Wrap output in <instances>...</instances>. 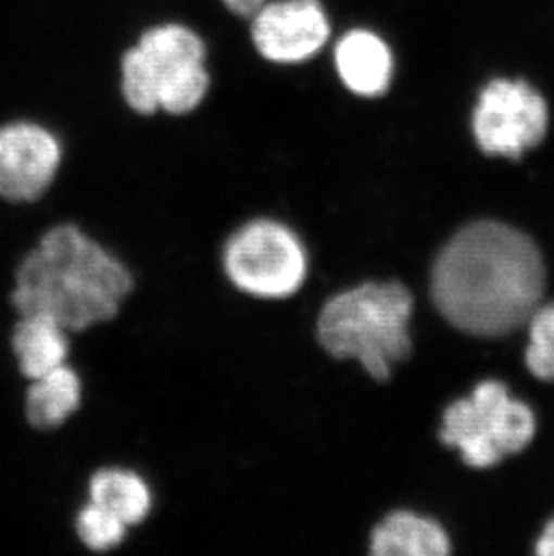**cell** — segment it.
Masks as SVG:
<instances>
[{"label": "cell", "mask_w": 554, "mask_h": 556, "mask_svg": "<svg viewBox=\"0 0 554 556\" xmlns=\"http://www.w3.org/2000/svg\"><path fill=\"white\" fill-rule=\"evenodd\" d=\"M545 290L544 257L531 238L499 222L461 229L432 270V300L450 325L502 337L528 325Z\"/></svg>", "instance_id": "1"}, {"label": "cell", "mask_w": 554, "mask_h": 556, "mask_svg": "<svg viewBox=\"0 0 554 556\" xmlns=\"http://www.w3.org/2000/svg\"><path fill=\"white\" fill-rule=\"evenodd\" d=\"M134 290V276L76 222L49 227L15 268L11 308L46 314L79 336L117 317Z\"/></svg>", "instance_id": "2"}, {"label": "cell", "mask_w": 554, "mask_h": 556, "mask_svg": "<svg viewBox=\"0 0 554 556\" xmlns=\"http://www.w3.org/2000/svg\"><path fill=\"white\" fill-rule=\"evenodd\" d=\"M413 295L402 283H364L331 298L320 309L317 337L337 358H355L377 380L408 357Z\"/></svg>", "instance_id": "3"}, {"label": "cell", "mask_w": 554, "mask_h": 556, "mask_svg": "<svg viewBox=\"0 0 554 556\" xmlns=\"http://www.w3.org/2000/svg\"><path fill=\"white\" fill-rule=\"evenodd\" d=\"M205 59L204 40L191 27L175 22L150 27L121 60L126 105L141 116L191 114L210 92Z\"/></svg>", "instance_id": "4"}, {"label": "cell", "mask_w": 554, "mask_h": 556, "mask_svg": "<svg viewBox=\"0 0 554 556\" xmlns=\"http://www.w3.org/2000/svg\"><path fill=\"white\" fill-rule=\"evenodd\" d=\"M537 420L528 404L513 399L499 380L477 383L470 396L444 410L441 441L455 446L466 465L488 468L524 451L533 440Z\"/></svg>", "instance_id": "5"}, {"label": "cell", "mask_w": 554, "mask_h": 556, "mask_svg": "<svg viewBox=\"0 0 554 556\" xmlns=\"http://www.w3.org/2000/svg\"><path fill=\"white\" fill-rule=\"evenodd\" d=\"M225 273L247 294L281 300L295 294L306 278V252L287 226L256 220L230 237Z\"/></svg>", "instance_id": "6"}, {"label": "cell", "mask_w": 554, "mask_h": 556, "mask_svg": "<svg viewBox=\"0 0 554 556\" xmlns=\"http://www.w3.org/2000/svg\"><path fill=\"white\" fill-rule=\"evenodd\" d=\"M547 103L522 79H493L477 100L471 130L488 155L518 159L545 137Z\"/></svg>", "instance_id": "7"}, {"label": "cell", "mask_w": 554, "mask_h": 556, "mask_svg": "<svg viewBox=\"0 0 554 556\" xmlns=\"http://www.w3.org/2000/svg\"><path fill=\"white\" fill-rule=\"evenodd\" d=\"M62 161V144L48 128L24 122L0 126V200L37 204L51 193Z\"/></svg>", "instance_id": "8"}, {"label": "cell", "mask_w": 554, "mask_h": 556, "mask_svg": "<svg viewBox=\"0 0 554 556\" xmlns=\"http://www.w3.org/2000/svg\"><path fill=\"white\" fill-rule=\"evenodd\" d=\"M251 18L254 48L277 65L309 62L330 42V18L320 0H267Z\"/></svg>", "instance_id": "9"}, {"label": "cell", "mask_w": 554, "mask_h": 556, "mask_svg": "<svg viewBox=\"0 0 554 556\" xmlns=\"http://www.w3.org/2000/svg\"><path fill=\"white\" fill-rule=\"evenodd\" d=\"M337 76L361 98H378L388 92L394 76V56L380 35L355 27L337 40L333 49Z\"/></svg>", "instance_id": "10"}, {"label": "cell", "mask_w": 554, "mask_h": 556, "mask_svg": "<svg viewBox=\"0 0 554 556\" xmlns=\"http://www.w3.org/2000/svg\"><path fill=\"white\" fill-rule=\"evenodd\" d=\"M10 348L16 368L29 380L68 363L73 333L46 314H22L11 328Z\"/></svg>", "instance_id": "11"}, {"label": "cell", "mask_w": 554, "mask_h": 556, "mask_svg": "<svg viewBox=\"0 0 554 556\" xmlns=\"http://www.w3.org/2000/svg\"><path fill=\"white\" fill-rule=\"evenodd\" d=\"M84 378L73 364L35 378L24 389V418L38 432H53L67 426L84 407Z\"/></svg>", "instance_id": "12"}, {"label": "cell", "mask_w": 554, "mask_h": 556, "mask_svg": "<svg viewBox=\"0 0 554 556\" xmlns=\"http://www.w3.org/2000/svg\"><path fill=\"white\" fill-rule=\"evenodd\" d=\"M450 541L436 520L411 511H394L373 530L375 556H444Z\"/></svg>", "instance_id": "13"}, {"label": "cell", "mask_w": 554, "mask_h": 556, "mask_svg": "<svg viewBox=\"0 0 554 556\" xmlns=\"http://www.w3.org/2000/svg\"><path fill=\"white\" fill-rule=\"evenodd\" d=\"M87 501L109 509L126 526L139 525L152 508V494L144 479L125 468H100L90 473Z\"/></svg>", "instance_id": "14"}, {"label": "cell", "mask_w": 554, "mask_h": 556, "mask_svg": "<svg viewBox=\"0 0 554 556\" xmlns=\"http://www.w3.org/2000/svg\"><path fill=\"white\" fill-rule=\"evenodd\" d=\"M128 526L109 509L85 501L74 515V536L89 552H111L125 541Z\"/></svg>", "instance_id": "15"}, {"label": "cell", "mask_w": 554, "mask_h": 556, "mask_svg": "<svg viewBox=\"0 0 554 556\" xmlns=\"http://www.w3.org/2000/svg\"><path fill=\"white\" fill-rule=\"evenodd\" d=\"M526 364L540 380H554V303L540 305L531 315Z\"/></svg>", "instance_id": "16"}, {"label": "cell", "mask_w": 554, "mask_h": 556, "mask_svg": "<svg viewBox=\"0 0 554 556\" xmlns=\"http://www.w3.org/2000/svg\"><path fill=\"white\" fill-rule=\"evenodd\" d=\"M222 2H224L225 8H227L230 13L243 16V18H251L267 0H222Z\"/></svg>", "instance_id": "17"}, {"label": "cell", "mask_w": 554, "mask_h": 556, "mask_svg": "<svg viewBox=\"0 0 554 556\" xmlns=\"http://www.w3.org/2000/svg\"><path fill=\"white\" fill-rule=\"evenodd\" d=\"M537 553L542 556H554V519H551L550 525L545 526L544 533L537 544Z\"/></svg>", "instance_id": "18"}]
</instances>
